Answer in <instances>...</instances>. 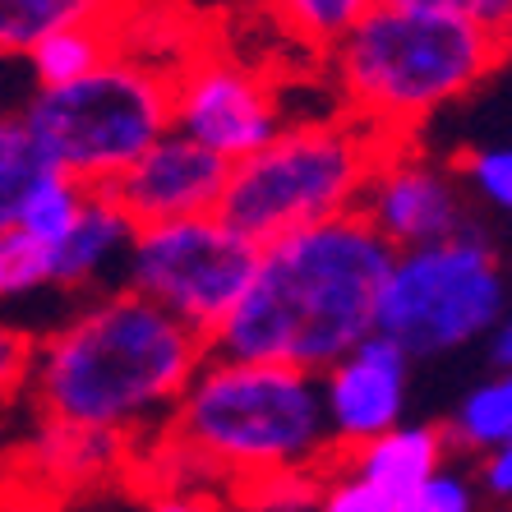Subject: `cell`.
Returning a JSON list of instances; mask_svg holds the SVG:
<instances>
[{
    "mask_svg": "<svg viewBox=\"0 0 512 512\" xmlns=\"http://www.w3.org/2000/svg\"><path fill=\"white\" fill-rule=\"evenodd\" d=\"M443 439L462 453H489L512 443V379L489 374L457 402L453 420L443 425Z\"/></svg>",
    "mask_w": 512,
    "mask_h": 512,
    "instance_id": "cell-18",
    "label": "cell"
},
{
    "mask_svg": "<svg viewBox=\"0 0 512 512\" xmlns=\"http://www.w3.org/2000/svg\"><path fill=\"white\" fill-rule=\"evenodd\" d=\"M227 171L231 162L208 153L190 134L167 130L157 134L107 190L130 213L134 227H153V222H180V217L217 213L222 190H227Z\"/></svg>",
    "mask_w": 512,
    "mask_h": 512,
    "instance_id": "cell-12",
    "label": "cell"
},
{
    "mask_svg": "<svg viewBox=\"0 0 512 512\" xmlns=\"http://www.w3.org/2000/svg\"><path fill=\"white\" fill-rule=\"evenodd\" d=\"M457 176H462L466 199L485 203L494 213H508L512 208V153L508 148H471L457 162Z\"/></svg>",
    "mask_w": 512,
    "mask_h": 512,
    "instance_id": "cell-23",
    "label": "cell"
},
{
    "mask_svg": "<svg viewBox=\"0 0 512 512\" xmlns=\"http://www.w3.org/2000/svg\"><path fill=\"white\" fill-rule=\"evenodd\" d=\"M508 60V37L448 19L374 5L323 51L328 79L351 120L379 139H416L425 120L485 88Z\"/></svg>",
    "mask_w": 512,
    "mask_h": 512,
    "instance_id": "cell-4",
    "label": "cell"
},
{
    "mask_svg": "<svg viewBox=\"0 0 512 512\" xmlns=\"http://www.w3.org/2000/svg\"><path fill=\"white\" fill-rule=\"evenodd\" d=\"M84 194L88 185H79V180L60 176V171H42V176L33 180L24 190V199H19V213H14V227H24L28 236L47 240V245H56L65 231H70V222L79 217V208H84Z\"/></svg>",
    "mask_w": 512,
    "mask_h": 512,
    "instance_id": "cell-20",
    "label": "cell"
},
{
    "mask_svg": "<svg viewBox=\"0 0 512 512\" xmlns=\"http://www.w3.org/2000/svg\"><path fill=\"white\" fill-rule=\"evenodd\" d=\"M383 139L360 120H286L250 157L231 162L217 217L254 245L333 222L360 208Z\"/></svg>",
    "mask_w": 512,
    "mask_h": 512,
    "instance_id": "cell-5",
    "label": "cell"
},
{
    "mask_svg": "<svg viewBox=\"0 0 512 512\" xmlns=\"http://www.w3.org/2000/svg\"><path fill=\"white\" fill-rule=\"evenodd\" d=\"M51 291V245L24 227L0 231V305Z\"/></svg>",
    "mask_w": 512,
    "mask_h": 512,
    "instance_id": "cell-22",
    "label": "cell"
},
{
    "mask_svg": "<svg viewBox=\"0 0 512 512\" xmlns=\"http://www.w3.org/2000/svg\"><path fill=\"white\" fill-rule=\"evenodd\" d=\"M116 51V28L111 19H93V24H70L56 33L37 37L28 47V70H33L37 88H56V84H74L93 74L102 60Z\"/></svg>",
    "mask_w": 512,
    "mask_h": 512,
    "instance_id": "cell-16",
    "label": "cell"
},
{
    "mask_svg": "<svg viewBox=\"0 0 512 512\" xmlns=\"http://www.w3.org/2000/svg\"><path fill=\"white\" fill-rule=\"evenodd\" d=\"M42 171H47V162L37 153L33 134L24 130V120L0 116V231L14 227L19 199H24V190L42 176Z\"/></svg>",
    "mask_w": 512,
    "mask_h": 512,
    "instance_id": "cell-21",
    "label": "cell"
},
{
    "mask_svg": "<svg viewBox=\"0 0 512 512\" xmlns=\"http://www.w3.org/2000/svg\"><path fill=\"white\" fill-rule=\"evenodd\" d=\"M393 245L360 213L259 245L236 310L208 333V356L323 374L374 333V296Z\"/></svg>",
    "mask_w": 512,
    "mask_h": 512,
    "instance_id": "cell-2",
    "label": "cell"
},
{
    "mask_svg": "<svg viewBox=\"0 0 512 512\" xmlns=\"http://www.w3.org/2000/svg\"><path fill=\"white\" fill-rule=\"evenodd\" d=\"M203 356L199 333L120 286L33 337L24 397L33 416L107 429L139 448L153 443Z\"/></svg>",
    "mask_w": 512,
    "mask_h": 512,
    "instance_id": "cell-1",
    "label": "cell"
},
{
    "mask_svg": "<svg viewBox=\"0 0 512 512\" xmlns=\"http://www.w3.org/2000/svg\"><path fill=\"white\" fill-rule=\"evenodd\" d=\"M254 259H259L254 240L231 231L217 213H203L139 227L120 273L134 296L153 300L157 310H167L208 342V333L245 296Z\"/></svg>",
    "mask_w": 512,
    "mask_h": 512,
    "instance_id": "cell-8",
    "label": "cell"
},
{
    "mask_svg": "<svg viewBox=\"0 0 512 512\" xmlns=\"http://www.w3.org/2000/svg\"><path fill=\"white\" fill-rule=\"evenodd\" d=\"M393 10L411 14H448V19H466V24L485 28L494 37L512 42V0H383Z\"/></svg>",
    "mask_w": 512,
    "mask_h": 512,
    "instance_id": "cell-25",
    "label": "cell"
},
{
    "mask_svg": "<svg viewBox=\"0 0 512 512\" xmlns=\"http://www.w3.org/2000/svg\"><path fill=\"white\" fill-rule=\"evenodd\" d=\"M476 489L489 494V499H508L512 494V443L508 448H489V453H480Z\"/></svg>",
    "mask_w": 512,
    "mask_h": 512,
    "instance_id": "cell-28",
    "label": "cell"
},
{
    "mask_svg": "<svg viewBox=\"0 0 512 512\" xmlns=\"http://www.w3.org/2000/svg\"><path fill=\"white\" fill-rule=\"evenodd\" d=\"M0 116H10V111H5V102H0Z\"/></svg>",
    "mask_w": 512,
    "mask_h": 512,
    "instance_id": "cell-32",
    "label": "cell"
},
{
    "mask_svg": "<svg viewBox=\"0 0 512 512\" xmlns=\"http://www.w3.org/2000/svg\"><path fill=\"white\" fill-rule=\"evenodd\" d=\"M148 512H236L227 499H217L208 489H167L148 503Z\"/></svg>",
    "mask_w": 512,
    "mask_h": 512,
    "instance_id": "cell-29",
    "label": "cell"
},
{
    "mask_svg": "<svg viewBox=\"0 0 512 512\" xmlns=\"http://www.w3.org/2000/svg\"><path fill=\"white\" fill-rule=\"evenodd\" d=\"M125 0H0V60L28 56L37 37L70 24L111 19Z\"/></svg>",
    "mask_w": 512,
    "mask_h": 512,
    "instance_id": "cell-17",
    "label": "cell"
},
{
    "mask_svg": "<svg viewBox=\"0 0 512 512\" xmlns=\"http://www.w3.org/2000/svg\"><path fill=\"white\" fill-rule=\"evenodd\" d=\"M153 439L162 457L236 489L286 471H328L337 457L319 374L227 356H203Z\"/></svg>",
    "mask_w": 512,
    "mask_h": 512,
    "instance_id": "cell-3",
    "label": "cell"
},
{
    "mask_svg": "<svg viewBox=\"0 0 512 512\" xmlns=\"http://www.w3.org/2000/svg\"><path fill=\"white\" fill-rule=\"evenodd\" d=\"M411 365L397 342L379 333H365L351 351L319 374L323 397V425L333 439V453H351L360 443L379 439L406 416V393H411Z\"/></svg>",
    "mask_w": 512,
    "mask_h": 512,
    "instance_id": "cell-11",
    "label": "cell"
},
{
    "mask_svg": "<svg viewBox=\"0 0 512 512\" xmlns=\"http://www.w3.org/2000/svg\"><path fill=\"white\" fill-rule=\"evenodd\" d=\"M130 213L116 203L111 190H88L70 231L51 245V291H93L116 268H125L134 240Z\"/></svg>",
    "mask_w": 512,
    "mask_h": 512,
    "instance_id": "cell-14",
    "label": "cell"
},
{
    "mask_svg": "<svg viewBox=\"0 0 512 512\" xmlns=\"http://www.w3.org/2000/svg\"><path fill=\"white\" fill-rule=\"evenodd\" d=\"M310 512H402L388 494L370 485V480L351 476L346 466H328L323 471V485H319V499H314Z\"/></svg>",
    "mask_w": 512,
    "mask_h": 512,
    "instance_id": "cell-24",
    "label": "cell"
},
{
    "mask_svg": "<svg viewBox=\"0 0 512 512\" xmlns=\"http://www.w3.org/2000/svg\"><path fill=\"white\" fill-rule=\"evenodd\" d=\"M286 125L273 79L222 47H194L171 70V130L240 162Z\"/></svg>",
    "mask_w": 512,
    "mask_h": 512,
    "instance_id": "cell-9",
    "label": "cell"
},
{
    "mask_svg": "<svg viewBox=\"0 0 512 512\" xmlns=\"http://www.w3.org/2000/svg\"><path fill=\"white\" fill-rule=\"evenodd\" d=\"M333 462L346 466L351 476L370 480L397 508H406V499L448 462V439H443L439 425H406V420H397L393 429H383L379 439L360 443V448L333 457Z\"/></svg>",
    "mask_w": 512,
    "mask_h": 512,
    "instance_id": "cell-15",
    "label": "cell"
},
{
    "mask_svg": "<svg viewBox=\"0 0 512 512\" xmlns=\"http://www.w3.org/2000/svg\"><path fill=\"white\" fill-rule=\"evenodd\" d=\"M0 512H56V499L42 494V489L14 485V489H0Z\"/></svg>",
    "mask_w": 512,
    "mask_h": 512,
    "instance_id": "cell-31",
    "label": "cell"
},
{
    "mask_svg": "<svg viewBox=\"0 0 512 512\" xmlns=\"http://www.w3.org/2000/svg\"><path fill=\"white\" fill-rule=\"evenodd\" d=\"M499 319H508V282L480 222L434 245L393 250L374 296V333L411 360L476 346Z\"/></svg>",
    "mask_w": 512,
    "mask_h": 512,
    "instance_id": "cell-7",
    "label": "cell"
},
{
    "mask_svg": "<svg viewBox=\"0 0 512 512\" xmlns=\"http://www.w3.org/2000/svg\"><path fill=\"white\" fill-rule=\"evenodd\" d=\"M134 443L107 434V429H88V425H70V420H47L33 416V434L19 448V485L42 489L56 499V489H79L93 480H107L125 466V453Z\"/></svg>",
    "mask_w": 512,
    "mask_h": 512,
    "instance_id": "cell-13",
    "label": "cell"
},
{
    "mask_svg": "<svg viewBox=\"0 0 512 512\" xmlns=\"http://www.w3.org/2000/svg\"><path fill=\"white\" fill-rule=\"evenodd\" d=\"M263 5H268V19L282 28V37L323 56L383 0H263Z\"/></svg>",
    "mask_w": 512,
    "mask_h": 512,
    "instance_id": "cell-19",
    "label": "cell"
},
{
    "mask_svg": "<svg viewBox=\"0 0 512 512\" xmlns=\"http://www.w3.org/2000/svg\"><path fill=\"white\" fill-rule=\"evenodd\" d=\"M28 360H33V333L19 323H0V411H10L24 397Z\"/></svg>",
    "mask_w": 512,
    "mask_h": 512,
    "instance_id": "cell-27",
    "label": "cell"
},
{
    "mask_svg": "<svg viewBox=\"0 0 512 512\" xmlns=\"http://www.w3.org/2000/svg\"><path fill=\"white\" fill-rule=\"evenodd\" d=\"M356 213L393 250L434 245L476 222L457 167L425 153L416 139H383Z\"/></svg>",
    "mask_w": 512,
    "mask_h": 512,
    "instance_id": "cell-10",
    "label": "cell"
},
{
    "mask_svg": "<svg viewBox=\"0 0 512 512\" xmlns=\"http://www.w3.org/2000/svg\"><path fill=\"white\" fill-rule=\"evenodd\" d=\"M51 171L107 190L134 157L171 130V70L111 51L93 74L56 88H33L14 111Z\"/></svg>",
    "mask_w": 512,
    "mask_h": 512,
    "instance_id": "cell-6",
    "label": "cell"
},
{
    "mask_svg": "<svg viewBox=\"0 0 512 512\" xmlns=\"http://www.w3.org/2000/svg\"><path fill=\"white\" fill-rule=\"evenodd\" d=\"M480 342H485L489 370H494V374H508V370H512V323H508V319H499L485 337H480Z\"/></svg>",
    "mask_w": 512,
    "mask_h": 512,
    "instance_id": "cell-30",
    "label": "cell"
},
{
    "mask_svg": "<svg viewBox=\"0 0 512 512\" xmlns=\"http://www.w3.org/2000/svg\"><path fill=\"white\" fill-rule=\"evenodd\" d=\"M402 512H480V489L466 471L443 462L439 471L406 499Z\"/></svg>",
    "mask_w": 512,
    "mask_h": 512,
    "instance_id": "cell-26",
    "label": "cell"
}]
</instances>
